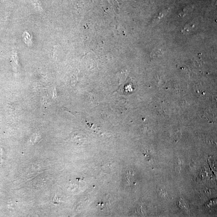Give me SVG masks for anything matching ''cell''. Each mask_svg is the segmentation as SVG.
I'll return each mask as SVG.
<instances>
[{"label": "cell", "instance_id": "obj_3", "mask_svg": "<svg viewBox=\"0 0 217 217\" xmlns=\"http://www.w3.org/2000/svg\"><path fill=\"white\" fill-rule=\"evenodd\" d=\"M159 193L160 196L163 197L164 198H166L168 197V193L166 191V189H164V188H161L159 189Z\"/></svg>", "mask_w": 217, "mask_h": 217}, {"label": "cell", "instance_id": "obj_2", "mask_svg": "<svg viewBox=\"0 0 217 217\" xmlns=\"http://www.w3.org/2000/svg\"><path fill=\"white\" fill-rule=\"evenodd\" d=\"M163 54V51L160 49H155L151 52L150 55V57L151 59H156L161 56Z\"/></svg>", "mask_w": 217, "mask_h": 217}, {"label": "cell", "instance_id": "obj_1", "mask_svg": "<svg viewBox=\"0 0 217 217\" xmlns=\"http://www.w3.org/2000/svg\"><path fill=\"white\" fill-rule=\"evenodd\" d=\"M84 136L81 134H78V133L73 134L71 138V140L77 144L83 143L84 141Z\"/></svg>", "mask_w": 217, "mask_h": 217}]
</instances>
